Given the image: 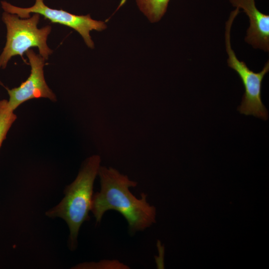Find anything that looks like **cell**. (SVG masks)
<instances>
[{
    "mask_svg": "<svg viewBox=\"0 0 269 269\" xmlns=\"http://www.w3.org/2000/svg\"><path fill=\"white\" fill-rule=\"evenodd\" d=\"M100 163L101 157L98 155L87 158L75 179L65 188L64 197L57 205L46 212L49 217H60L66 222L70 231L69 245L71 250L77 247L81 226L90 219L93 185Z\"/></svg>",
    "mask_w": 269,
    "mask_h": 269,
    "instance_id": "7a4b0ae2",
    "label": "cell"
},
{
    "mask_svg": "<svg viewBox=\"0 0 269 269\" xmlns=\"http://www.w3.org/2000/svg\"><path fill=\"white\" fill-rule=\"evenodd\" d=\"M140 11L151 22L158 21L165 14L170 0H135Z\"/></svg>",
    "mask_w": 269,
    "mask_h": 269,
    "instance_id": "ba28073f",
    "label": "cell"
},
{
    "mask_svg": "<svg viewBox=\"0 0 269 269\" xmlns=\"http://www.w3.org/2000/svg\"><path fill=\"white\" fill-rule=\"evenodd\" d=\"M240 9L236 7L230 14L225 26V44L228 55L227 64L234 69L240 77L245 88L241 104L238 111L246 116L253 115L263 120L268 119V112L261 99L262 83L265 75L269 71V61L265 64L260 72L250 69L244 61L237 57L231 44V29L233 21Z\"/></svg>",
    "mask_w": 269,
    "mask_h": 269,
    "instance_id": "277c9868",
    "label": "cell"
},
{
    "mask_svg": "<svg viewBox=\"0 0 269 269\" xmlns=\"http://www.w3.org/2000/svg\"><path fill=\"white\" fill-rule=\"evenodd\" d=\"M31 66V72L26 81L11 89L6 88L9 95L8 104L14 111L20 104L32 99L48 98L56 100L55 94L47 86L44 77L43 67L45 59L29 49L26 52Z\"/></svg>",
    "mask_w": 269,
    "mask_h": 269,
    "instance_id": "8992f818",
    "label": "cell"
},
{
    "mask_svg": "<svg viewBox=\"0 0 269 269\" xmlns=\"http://www.w3.org/2000/svg\"><path fill=\"white\" fill-rule=\"evenodd\" d=\"M98 175L101 188L93 194L91 210L97 223L110 210L125 218L131 234L143 231L155 223L156 208L147 202V195L141 193L137 198L130 190L137 186V182L112 167L100 166Z\"/></svg>",
    "mask_w": 269,
    "mask_h": 269,
    "instance_id": "6da1fadb",
    "label": "cell"
},
{
    "mask_svg": "<svg viewBox=\"0 0 269 269\" xmlns=\"http://www.w3.org/2000/svg\"><path fill=\"white\" fill-rule=\"evenodd\" d=\"M233 6L242 8L249 18L245 41L254 48L269 51V15L261 12L255 0H229Z\"/></svg>",
    "mask_w": 269,
    "mask_h": 269,
    "instance_id": "52a82bcc",
    "label": "cell"
},
{
    "mask_svg": "<svg viewBox=\"0 0 269 269\" xmlns=\"http://www.w3.org/2000/svg\"><path fill=\"white\" fill-rule=\"evenodd\" d=\"M74 269H129L130 267L118 260H102L98 262L84 263Z\"/></svg>",
    "mask_w": 269,
    "mask_h": 269,
    "instance_id": "9c48e42d",
    "label": "cell"
},
{
    "mask_svg": "<svg viewBox=\"0 0 269 269\" xmlns=\"http://www.w3.org/2000/svg\"><path fill=\"white\" fill-rule=\"evenodd\" d=\"M16 116L7 108L0 107V148Z\"/></svg>",
    "mask_w": 269,
    "mask_h": 269,
    "instance_id": "30bf717a",
    "label": "cell"
},
{
    "mask_svg": "<svg viewBox=\"0 0 269 269\" xmlns=\"http://www.w3.org/2000/svg\"><path fill=\"white\" fill-rule=\"evenodd\" d=\"M2 8L5 12L17 15L21 18L30 17L31 13L42 15L52 23H58L77 31L83 37L86 45L94 48V43L90 35L92 30L102 31L107 27L104 22L93 19L90 14L75 15L63 9H56L46 5L43 0H35V4L28 8H21L13 5L6 1H1Z\"/></svg>",
    "mask_w": 269,
    "mask_h": 269,
    "instance_id": "5b68a950",
    "label": "cell"
},
{
    "mask_svg": "<svg viewBox=\"0 0 269 269\" xmlns=\"http://www.w3.org/2000/svg\"><path fill=\"white\" fill-rule=\"evenodd\" d=\"M39 18L37 13L20 19L16 14L3 13L2 20L6 25L7 34L5 45L0 55V68H5L8 61L16 55H20L26 62L23 55L31 47L38 48L39 55L45 60L48 59L52 52L46 43L51 28L46 25L38 28Z\"/></svg>",
    "mask_w": 269,
    "mask_h": 269,
    "instance_id": "3957f363",
    "label": "cell"
}]
</instances>
